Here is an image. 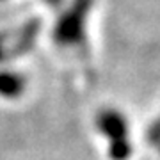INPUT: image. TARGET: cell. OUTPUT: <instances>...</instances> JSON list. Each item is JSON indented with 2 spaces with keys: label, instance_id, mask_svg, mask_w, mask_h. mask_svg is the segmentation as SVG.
Here are the masks:
<instances>
[{
  "label": "cell",
  "instance_id": "6",
  "mask_svg": "<svg viewBox=\"0 0 160 160\" xmlns=\"http://www.w3.org/2000/svg\"><path fill=\"white\" fill-rule=\"evenodd\" d=\"M0 2H6V0H0Z\"/></svg>",
  "mask_w": 160,
  "mask_h": 160
},
{
  "label": "cell",
  "instance_id": "5",
  "mask_svg": "<svg viewBox=\"0 0 160 160\" xmlns=\"http://www.w3.org/2000/svg\"><path fill=\"white\" fill-rule=\"evenodd\" d=\"M149 139L155 141V142H160V119L155 125H151V128H149Z\"/></svg>",
  "mask_w": 160,
  "mask_h": 160
},
{
  "label": "cell",
  "instance_id": "2",
  "mask_svg": "<svg viewBox=\"0 0 160 160\" xmlns=\"http://www.w3.org/2000/svg\"><path fill=\"white\" fill-rule=\"evenodd\" d=\"M92 0H73L71 6L57 18L52 39L61 48H80L86 41V25Z\"/></svg>",
  "mask_w": 160,
  "mask_h": 160
},
{
  "label": "cell",
  "instance_id": "1",
  "mask_svg": "<svg viewBox=\"0 0 160 160\" xmlns=\"http://www.w3.org/2000/svg\"><path fill=\"white\" fill-rule=\"evenodd\" d=\"M98 133L107 141L110 160H128L132 155L130 125L118 109H102L94 116Z\"/></svg>",
  "mask_w": 160,
  "mask_h": 160
},
{
  "label": "cell",
  "instance_id": "4",
  "mask_svg": "<svg viewBox=\"0 0 160 160\" xmlns=\"http://www.w3.org/2000/svg\"><path fill=\"white\" fill-rule=\"evenodd\" d=\"M27 91V77L14 68H0V98L18 100Z\"/></svg>",
  "mask_w": 160,
  "mask_h": 160
},
{
  "label": "cell",
  "instance_id": "3",
  "mask_svg": "<svg viewBox=\"0 0 160 160\" xmlns=\"http://www.w3.org/2000/svg\"><path fill=\"white\" fill-rule=\"evenodd\" d=\"M39 34V22L29 20L16 29L0 30V64L22 57L32 50Z\"/></svg>",
  "mask_w": 160,
  "mask_h": 160
}]
</instances>
